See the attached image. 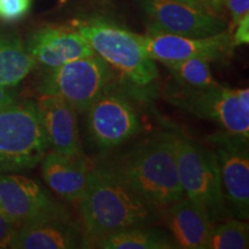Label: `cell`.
I'll list each match as a JSON object with an SVG mask.
<instances>
[{
    "instance_id": "21",
    "label": "cell",
    "mask_w": 249,
    "mask_h": 249,
    "mask_svg": "<svg viewBox=\"0 0 249 249\" xmlns=\"http://www.w3.org/2000/svg\"><path fill=\"white\" fill-rule=\"evenodd\" d=\"M248 224L244 219H229L213 225L208 239L207 249H246L249 244Z\"/></svg>"
},
{
    "instance_id": "6",
    "label": "cell",
    "mask_w": 249,
    "mask_h": 249,
    "mask_svg": "<svg viewBox=\"0 0 249 249\" xmlns=\"http://www.w3.org/2000/svg\"><path fill=\"white\" fill-rule=\"evenodd\" d=\"M112 80V68L95 53L48 68L40 75L36 89L40 96L62 98L77 112H86Z\"/></svg>"
},
{
    "instance_id": "15",
    "label": "cell",
    "mask_w": 249,
    "mask_h": 249,
    "mask_svg": "<svg viewBox=\"0 0 249 249\" xmlns=\"http://www.w3.org/2000/svg\"><path fill=\"white\" fill-rule=\"evenodd\" d=\"M164 219L177 247L207 249L208 239L214 224L201 204L183 196L165 207Z\"/></svg>"
},
{
    "instance_id": "8",
    "label": "cell",
    "mask_w": 249,
    "mask_h": 249,
    "mask_svg": "<svg viewBox=\"0 0 249 249\" xmlns=\"http://www.w3.org/2000/svg\"><path fill=\"white\" fill-rule=\"evenodd\" d=\"M89 139L102 150H110L133 138L141 129L139 114L124 97L110 86L86 111Z\"/></svg>"
},
{
    "instance_id": "28",
    "label": "cell",
    "mask_w": 249,
    "mask_h": 249,
    "mask_svg": "<svg viewBox=\"0 0 249 249\" xmlns=\"http://www.w3.org/2000/svg\"><path fill=\"white\" fill-rule=\"evenodd\" d=\"M187 1H192V2H195V4H198V5H202L204 7V5L202 4L201 2V0H187ZM208 9V8H207Z\"/></svg>"
},
{
    "instance_id": "14",
    "label": "cell",
    "mask_w": 249,
    "mask_h": 249,
    "mask_svg": "<svg viewBox=\"0 0 249 249\" xmlns=\"http://www.w3.org/2000/svg\"><path fill=\"white\" fill-rule=\"evenodd\" d=\"M26 48L36 62L46 68L95 54L76 28L65 26L42 28L31 35Z\"/></svg>"
},
{
    "instance_id": "23",
    "label": "cell",
    "mask_w": 249,
    "mask_h": 249,
    "mask_svg": "<svg viewBox=\"0 0 249 249\" xmlns=\"http://www.w3.org/2000/svg\"><path fill=\"white\" fill-rule=\"evenodd\" d=\"M223 5L226 6V8L230 11L232 18L231 30L235 28L240 21L246 15H248L249 11V0H222ZM230 30V33H231Z\"/></svg>"
},
{
    "instance_id": "16",
    "label": "cell",
    "mask_w": 249,
    "mask_h": 249,
    "mask_svg": "<svg viewBox=\"0 0 249 249\" xmlns=\"http://www.w3.org/2000/svg\"><path fill=\"white\" fill-rule=\"evenodd\" d=\"M50 148L66 156H82L77 112L62 98L40 96L37 102Z\"/></svg>"
},
{
    "instance_id": "11",
    "label": "cell",
    "mask_w": 249,
    "mask_h": 249,
    "mask_svg": "<svg viewBox=\"0 0 249 249\" xmlns=\"http://www.w3.org/2000/svg\"><path fill=\"white\" fill-rule=\"evenodd\" d=\"M141 42L148 57L164 65L195 57L210 61L222 60L234 49L231 33L226 30L208 37H186L148 30L147 35H141Z\"/></svg>"
},
{
    "instance_id": "26",
    "label": "cell",
    "mask_w": 249,
    "mask_h": 249,
    "mask_svg": "<svg viewBox=\"0 0 249 249\" xmlns=\"http://www.w3.org/2000/svg\"><path fill=\"white\" fill-rule=\"evenodd\" d=\"M17 99V95L9 87L0 86V107H5Z\"/></svg>"
},
{
    "instance_id": "2",
    "label": "cell",
    "mask_w": 249,
    "mask_h": 249,
    "mask_svg": "<svg viewBox=\"0 0 249 249\" xmlns=\"http://www.w3.org/2000/svg\"><path fill=\"white\" fill-rule=\"evenodd\" d=\"M111 170L150 208H165L185 196L170 133L140 144Z\"/></svg>"
},
{
    "instance_id": "1",
    "label": "cell",
    "mask_w": 249,
    "mask_h": 249,
    "mask_svg": "<svg viewBox=\"0 0 249 249\" xmlns=\"http://www.w3.org/2000/svg\"><path fill=\"white\" fill-rule=\"evenodd\" d=\"M83 245L112 232L141 226L151 219L150 207L108 167L90 169L79 202Z\"/></svg>"
},
{
    "instance_id": "3",
    "label": "cell",
    "mask_w": 249,
    "mask_h": 249,
    "mask_svg": "<svg viewBox=\"0 0 249 249\" xmlns=\"http://www.w3.org/2000/svg\"><path fill=\"white\" fill-rule=\"evenodd\" d=\"M96 54L133 86L145 87L158 77L155 61L143 49L141 35L96 18L75 24Z\"/></svg>"
},
{
    "instance_id": "29",
    "label": "cell",
    "mask_w": 249,
    "mask_h": 249,
    "mask_svg": "<svg viewBox=\"0 0 249 249\" xmlns=\"http://www.w3.org/2000/svg\"><path fill=\"white\" fill-rule=\"evenodd\" d=\"M0 213H2V211H1V208H0Z\"/></svg>"
},
{
    "instance_id": "12",
    "label": "cell",
    "mask_w": 249,
    "mask_h": 249,
    "mask_svg": "<svg viewBox=\"0 0 249 249\" xmlns=\"http://www.w3.org/2000/svg\"><path fill=\"white\" fill-rule=\"evenodd\" d=\"M0 208L17 227L65 210L35 180L6 173H0Z\"/></svg>"
},
{
    "instance_id": "13",
    "label": "cell",
    "mask_w": 249,
    "mask_h": 249,
    "mask_svg": "<svg viewBox=\"0 0 249 249\" xmlns=\"http://www.w3.org/2000/svg\"><path fill=\"white\" fill-rule=\"evenodd\" d=\"M83 247V232L66 210L17 227L15 249H74Z\"/></svg>"
},
{
    "instance_id": "24",
    "label": "cell",
    "mask_w": 249,
    "mask_h": 249,
    "mask_svg": "<svg viewBox=\"0 0 249 249\" xmlns=\"http://www.w3.org/2000/svg\"><path fill=\"white\" fill-rule=\"evenodd\" d=\"M15 233L17 226L4 213H0V249L13 247Z\"/></svg>"
},
{
    "instance_id": "9",
    "label": "cell",
    "mask_w": 249,
    "mask_h": 249,
    "mask_svg": "<svg viewBox=\"0 0 249 249\" xmlns=\"http://www.w3.org/2000/svg\"><path fill=\"white\" fill-rule=\"evenodd\" d=\"M149 31L186 37H208L226 30L227 23L209 9L187 0H142Z\"/></svg>"
},
{
    "instance_id": "10",
    "label": "cell",
    "mask_w": 249,
    "mask_h": 249,
    "mask_svg": "<svg viewBox=\"0 0 249 249\" xmlns=\"http://www.w3.org/2000/svg\"><path fill=\"white\" fill-rule=\"evenodd\" d=\"M217 160L225 202L239 219L249 217L248 139L224 132L216 135Z\"/></svg>"
},
{
    "instance_id": "22",
    "label": "cell",
    "mask_w": 249,
    "mask_h": 249,
    "mask_svg": "<svg viewBox=\"0 0 249 249\" xmlns=\"http://www.w3.org/2000/svg\"><path fill=\"white\" fill-rule=\"evenodd\" d=\"M33 0H0V20L15 22L29 13Z\"/></svg>"
},
{
    "instance_id": "7",
    "label": "cell",
    "mask_w": 249,
    "mask_h": 249,
    "mask_svg": "<svg viewBox=\"0 0 249 249\" xmlns=\"http://www.w3.org/2000/svg\"><path fill=\"white\" fill-rule=\"evenodd\" d=\"M170 102L196 117L211 120L231 135L249 138V90L216 85L201 90L178 87L169 93Z\"/></svg>"
},
{
    "instance_id": "4",
    "label": "cell",
    "mask_w": 249,
    "mask_h": 249,
    "mask_svg": "<svg viewBox=\"0 0 249 249\" xmlns=\"http://www.w3.org/2000/svg\"><path fill=\"white\" fill-rule=\"evenodd\" d=\"M49 148L37 103L15 99L0 107V173L34 169Z\"/></svg>"
},
{
    "instance_id": "17",
    "label": "cell",
    "mask_w": 249,
    "mask_h": 249,
    "mask_svg": "<svg viewBox=\"0 0 249 249\" xmlns=\"http://www.w3.org/2000/svg\"><path fill=\"white\" fill-rule=\"evenodd\" d=\"M45 182L61 200L77 203L85 191L90 167L82 156H66L51 150L40 160Z\"/></svg>"
},
{
    "instance_id": "20",
    "label": "cell",
    "mask_w": 249,
    "mask_h": 249,
    "mask_svg": "<svg viewBox=\"0 0 249 249\" xmlns=\"http://www.w3.org/2000/svg\"><path fill=\"white\" fill-rule=\"evenodd\" d=\"M165 66L169 68L180 88L201 90L218 85L211 73L210 60L205 58H189L166 64Z\"/></svg>"
},
{
    "instance_id": "18",
    "label": "cell",
    "mask_w": 249,
    "mask_h": 249,
    "mask_svg": "<svg viewBox=\"0 0 249 249\" xmlns=\"http://www.w3.org/2000/svg\"><path fill=\"white\" fill-rule=\"evenodd\" d=\"M36 65L20 38L0 35V86H18Z\"/></svg>"
},
{
    "instance_id": "25",
    "label": "cell",
    "mask_w": 249,
    "mask_h": 249,
    "mask_svg": "<svg viewBox=\"0 0 249 249\" xmlns=\"http://www.w3.org/2000/svg\"><path fill=\"white\" fill-rule=\"evenodd\" d=\"M235 31L232 35L233 48L239 45L248 44L249 43V14L242 18V20L235 26Z\"/></svg>"
},
{
    "instance_id": "5",
    "label": "cell",
    "mask_w": 249,
    "mask_h": 249,
    "mask_svg": "<svg viewBox=\"0 0 249 249\" xmlns=\"http://www.w3.org/2000/svg\"><path fill=\"white\" fill-rule=\"evenodd\" d=\"M170 136L183 194L204 207L213 224L223 219L227 209L216 152L181 134Z\"/></svg>"
},
{
    "instance_id": "27",
    "label": "cell",
    "mask_w": 249,
    "mask_h": 249,
    "mask_svg": "<svg viewBox=\"0 0 249 249\" xmlns=\"http://www.w3.org/2000/svg\"><path fill=\"white\" fill-rule=\"evenodd\" d=\"M201 2L205 8H208L214 14H219L220 9L223 7L222 0H201Z\"/></svg>"
},
{
    "instance_id": "19",
    "label": "cell",
    "mask_w": 249,
    "mask_h": 249,
    "mask_svg": "<svg viewBox=\"0 0 249 249\" xmlns=\"http://www.w3.org/2000/svg\"><path fill=\"white\" fill-rule=\"evenodd\" d=\"M95 247L103 249H171L177 248L174 241L170 240L160 231L132 226L112 232L95 242Z\"/></svg>"
}]
</instances>
